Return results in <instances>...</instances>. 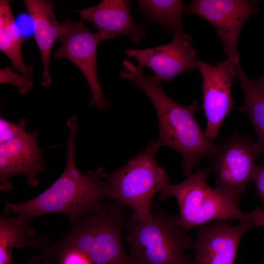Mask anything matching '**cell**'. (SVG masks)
<instances>
[{
  "instance_id": "obj_1",
  "label": "cell",
  "mask_w": 264,
  "mask_h": 264,
  "mask_svg": "<svg viewBox=\"0 0 264 264\" xmlns=\"http://www.w3.org/2000/svg\"><path fill=\"white\" fill-rule=\"evenodd\" d=\"M69 137L66 143L67 160L61 176L46 190L32 199L21 204L5 202L8 214L31 220L36 217L52 213L66 215L72 225L87 213L103 206L105 198H110L108 183L101 176L99 168L88 171L86 176L78 169L75 158V137L77 119L72 116L67 121Z\"/></svg>"
},
{
  "instance_id": "obj_2",
  "label": "cell",
  "mask_w": 264,
  "mask_h": 264,
  "mask_svg": "<svg viewBox=\"0 0 264 264\" xmlns=\"http://www.w3.org/2000/svg\"><path fill=\"white\" fill-rule=\"evenodd\" d=\"M121 77L129 80L149 97L156 110L159 124L160 147L174 149L182 157L181 170L188 176L198 168L200 160L209 157L216 149L213 140L208 137L199 125L195 115L197 101L184 106L170 98L163 91L160 82L145 75L139 65L125 60Z\"/></svg>"
},
{
  "instance_id": "obj_3",
  "label": "cell",
  "mask_w": 264,
  "mask_h": 264,
  "mask_svg": "<svg viewBox=\"0 0 264 264\" xmlns=\"http://www.w3.org/2000/svg\"><path fill=\"white\" fill-rule=\"evenodd\" d=\"M127 220L115 203H105L98 210L82 216L59 242L50 243L42 239L43 253L67 249L84 254L92 264H131L122 244V230Z\"/></svg>"
},
{
  "instance_id": "obj_4",
  "label": "cell",
  "mask_w": 264,
  "mask_h": 264,
  "mask_svg": "<svg viewBox=\"0 0 264 264\" xmlns=\"http://www.w3.org/2000/svg\"><path fill=\"white\" fill-rule=\"evenodd\" d=\"M126 225L131 264H191L186 251L194 248V242L178 216L158 209L146 221L132 215Z\"/></svg>"
},
{
  "instance_id": "obj_5",
  "label": "cell",
  "mask_w": 264,
  "mask_h": 264,
  "mask_svg": "<svg viewBox=\"0 0 264 264\" xmlns=\"http://www.w3.org/2000/svg\"><path fill=\"white\" fill-rule=\"evenodd\" d=\"M160 148L157 141H152L115 172L107 173L104 168H100L101 176L110 187V199L121 208H131L132 215L143 221L152 217L154 196L169 183L168 174L155 158Z\"/></svg>"
},
{
  "instance_id": "obj_6",
  "label": "cell",
  "mask_w": 264,
  "mask_h": 264,
  "mask_svg": "<svg viewBox=\"0 0 264 264\" xmlns=\"http://www.w3.org/2000/svg\"><path fill=\"white\" fill-rule=\"evenodd\" d=\"M208 168L198 167L182 182L165 184L159 191V198H175L179 209V220L186 232L212 221L234 219L250 221L239 207V202L226 197L209 186Z\"/></svg>"
},
{
  "instance_id": "obj_7",
  "label": "cell",
  "mask_w": 264,
  "mask_h": 264,
  "mask_svg": "<svg viewBox=\"0 0 264 264\" xmlns=\"http://www.w3.org/2000/svg\"><path fill=\"white\" fill-rule=\"evenodd\" d=\"M255 141L238 132L223 138L208 157L209 169L215 177V189L239 202L252 178L261 154Z\"/></svg>"
},
{
  "instance_id": "obj_8",
  "label": "cell",
  "mask_w": 264,
  "mask_h": 264,
  "mask_svg": "<svg viewBox=\"0 0 264 264\" xmlns=\"http://www.w3.org/2000/svg\"><path fill=\"white\" fill-rule=\"evenodd\" d=\"M65 29L59 38L60 44L54 55L55 58H64L73 63L85 76L91 89L90 107L104 110L111 103L102 90L97 71V51L102 40L99 34L90 32L82 21L66 19Z\"/></svg>"
},
{
  "instance_id": "obj_9",
  "label": "cell",
  "mask_w": 264,
  "mask_h": 264,
  "mask_svg": "<svg viewBox=\"0 0 264 264\" xmlns=\"http://www.w3.org/2000/svg\"><path fill=\"white\" fill-rule=\"evenodd\" d=\"M258 0H195L184 10L186 14L198 16L214 27L222 41L225 55L239 68V35L246 21L258 12Z\"/></svg>"
},
{
  "instance_id": "obj_10",
  "label": "cell",
  "mask_w": 264,
  "mask_h": 264,
  "mask_svg": "<svg viewBox=\"0 0 264 264\" xmlns=\"http://www.w3.org/2000/svg\"><path fill=\"white\" fill-rule=\"evenodd\" d=\"M197 67L202 79L201 108L206 119L204 132L214 140L224 118L233 108L231 88L238 67L228 59L215 66L198 60Z\"/></svg>"
},
{
  "instance_id": "obj_11",
  "label": "cell",
  "mask_w": 264,
  "mask_h": 264,
  "mask_svg": "<svg viewBox=\"0 0 264 264\" xmlns=\"http://www.w3.org/2000/svg\"><path fill=\"white\" fill-rule=\"evenodd\" d=\"M174 36L166 44L142 49L127 48L124 52L135 58L141 67L153 70V77L158 82H171L180 74L196 68L198 61L191 37L183 30Z\"/></svg>"
},
{
  "instance_id": "obj_12",
  "label": "cell",
  "mask_w": 264,
  "mask_h": 264,
  "mask_svg": "<svg viewBox=\"0 0 264 264\" xmlns=\"http://www.w3.org/2000/svg\"><path fill=\"white\" fill-rule=\"evenodd\" d=\"M254 227L251 221H239L232 226L225 220L198 227L191 264H234L242 236Z\"/></svg>"
},
{
  "instance_id": "obj_13",
  "label": "cell",
  "mask_w": 264,
  "mask_h": 264,
  "mask_svg": "<svg viewBox=\"0 0 264 264\" xmlns=\"http://www.w3.org/2000/svg\"><path fill=\"white\" fill-rule=\"evenodd\" d=\"M37 132H26L10 141L0 144V189L9 191L12 186L9 181L15 175L26 176L28 184L35 187L39 174L46 164L37 142Z\"/></svg>"
},
{
  "instance_id": "obj_14",
  "label": "cell",
  "mask_w": 264,
  "mask_h": 264,
  "mask_svg": "<svg viewBox=\"0 0 264 264\" xmlns=\"http://www.w3.org/2000/svg\"><path fill=\"white\" fill-rule=\"evenodd\" d=\"M130 0H102L96 5L77 11L81 20L91 22L102 41L127 36L137 44L146 36L144 25L132 19Z\"/></svg>"
},
{
  "instance_id": "obj_15",
  "label": "cell",
  "mask_w": 264,
  "mask_h": 264,
  "mask_svg": "<svg viewBox=\"0 0 264 264\" xmlns=\"http://www.w3.org/2000/svg\"><path fill=\"white\" fill-rule=\"evenodd\" d=\"M24 2L32 20L34 38L43 62L42 85L48 87L51 82L49 70L51 51L54 43L63 34L65 24L56 19L53 2L46 0H25Z\"/></svg>"
},
{
  "instance_id": "obj_16",
  "label": "cell",
  "mask_w": 264,
  "mask_h": 264,
  "mask_svg": "<svg viewBox=\"0 0 264 264\" xmlns=\"http://www.w3.org/2000/svg\"><path fill=\"white\" fill-rule=\"evenodd\" d=\"M22 37L13 17L10 1L0 0V50L11 60L18 71L31 78L32 66L24 63L22 54Z\"/></svg>"
},
{
  "instance_id": "obj_17",
  "label": "cell",
  "mask_w": 264,
  "mask_h": 264,
  "mask_svg": "<svg viewBox=\"0 0 264 264\" xmlns=\"http://www.w3.org/2000/svg\"><path fill=\"white\" fill-rule=\"evenodd\" d=\"M31 220L3 216L0 219V264H11L12 251L31 246L35 234Z\"/></svg>"
},
{
  "instance_id": "obj_18",
  "label": "cell",
  "mask_w": 264,
  "mask_h": 264,
  "mask_svg": "<svg viewBox=\"0 0 264 264\" xmlns=\"http://www.w3.org/2000/svg\"><path fill=\"white\" fill-rule=\"evenodd\" d=\"M236 78L244 94V103L239 109L252 122L257 134L255 145L259 153H264V95L251 82L241 68H237Z\"/></svg>"
},
{
  "instance_id": "obj_19",
  "label": "cell",
  "mask_w": 264,
  "mask_h": 264,
  "mask_svg": "<svg viewBox=\"0 0 264 264\" xmlns=\"http://www.w3.org/2000/svg\"><path fill=\"white\" fill-rule=\"evenodd\" d=\"M136 2L149 20L158 23L168 33L174 34L183 30L182 0H139Z\"/></svg>"
},
{
  "instance_id": "obj_20",
  "label": "cell",
  "mask_w": 264,
  "mask_h": 264,
  "mask_svg": "<svg viewBox=\"0 0 264 264\" xmlns=\"http://www.w3.org/2000/svg\"><path fill=\"white\" fill-rule=\"evenodd\" d=\"M41 257L44 260H57L59 264H92L84 254L74 249L54 253H43Z\"/></svg>"
},
{
  "instance_id": "obj_21",
  "label": "cell",
  "mask_w": 264,
  "mask_h": 264,
  "mask_svg": "<svg viewBox=\"0 0 264 264\" xmlns=\"http://www.w3.org/2000/svg\"><path fill=\"white\" fill-rule=\"evenodd\" d=\"M0 83L9 84L15 86L21 94L28 92L32 88L33 83L31 78L22 74L14 72L11 67L7 66L0 69Z\"/></svg>"
},
{
  "instance_id": "obj_22",
  "label": "cell",
  "mask_w": 264,
  "mask_h": 264,
  "mask_svg": "<svg viewBox=\"0 0 264 264\" xmlns=\"http://www.w3.org/2000/svg\"><path fill=\"white\" fill-rule=\"evenodd\" d=\"M27 122L25 119L17 123L11 122L2 117L0 118V144L17 138L26 133Z\"/></svg>"
},
{
  "instance_id": "obj_23",
  "label": "cell",
  "mask_w": 264,
  "mask_h": 264,
  "mask_svg": "<svg viewBox=\"0 0 264 264\" xmlns=\"http://www.w3.org/2000/svg\"><path fill=\"white\" fill-rule=\"evenodd\" d=\"M252 181L254 182L257 197L264 203V166L257 164Z\"/></svg>"
},
{
  "instance_id": "obj_24",
  "label": "cell",
  "mask_w": 264,
  "mask_h": 264,
  "mask_svg": "<svg viewBox=\"0 0 264 264\" xmlns=\"http://www.w3.org/2000/svg\"><path fill=\"white\" fill-rule=\"evenodd\" d=\"M246 214L255 227L264 226V210L261 207H255L252 211L246 213Z\"/></svg>"
},
{
  "instance_id": "obj_25",
  "label": "cell",
  "mask_w": 264,
  "mask_h": 264,
  "mask_svg": "<svg viewBox=\"0 0 264 264\" xmlns=\"http://www.w3.org/2000/svg\"><path fill=\"white\" fill-rule=\"evenodd\" d=\"M253 85L264 95V75L256 78L250 79Z\"/></svg>"
},
{
  "instance_id": "obj_26",
  "label": "cell",
  "mask_w": 264,
  "mask_h": 264,
  "mask_svg": "<svg viewBox=\"0 0 264 264\" xmlns=\"http://www.w3.org/2000/svg\"><path fill=\"white\" fill-rule=\"evenodd\" d=\"M42 259L39 256H37L32 259L27 264H39V262Z\"/></svg>"
},
{
  "instance_id": "obj_27",
  "label": "cell",
  "mask_w": 264,
  "mask_h": 264,
  "mask_svg": "<svg viewBox=\"0 0 264 264\" xmlns=\"http://www.w3.org/2000/svg\"><path fill=\"white\" fill-rule=\"evenodd\" d=\"M43 264H47L45 262L43 261Z\"/></svg>"
}]
</instances>
